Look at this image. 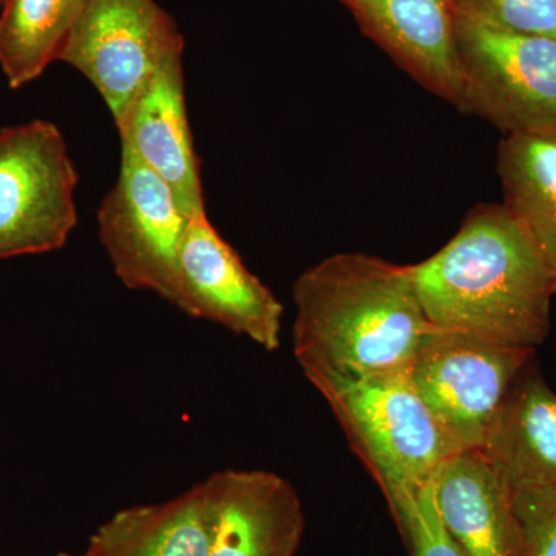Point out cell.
Returning <instances> with one entry per match:
<instances>
[{
	"label": "cell",
	"mask_w": 556,
	"mask_h": 556,
	"mask_svg": "<svg viewBox=\"0 0 556 556\" xmlns=\"http://www.w3.org/2000/svg\"><path fill=\"white\" fill-rule=\"evenodd\" d=\"M433 495L464 556H521L514 486L482 450L450 456L433 479Z\"/></svg>",
	"instance_id": "13"
},
{
	"label": "cell",
	"mask_w": 556,
	"mask_h": 556,
	"mask_svg": "<svg viewBox=\"0 0 556 556\" xmlns=\"http://www.w3.org/2000/svg\"><path fill=\"white\" fill-rule=\"evenodd\" d=\"M178 280L182 313L222 325L266 351L280 346L283 306L219 236L206 212L189 219Z\"/></svg>",
	"instance_id": "9"
},
{
	"label": "cell",
	"mask_w": 556,
	"mask_h": 556,
	"mask_svg": "<svg viewBox=\"0 0 556 556\" xmlns=\"http://www.w3.org/2000/svg\"><path fill=\"white\" fill-rule=\"evenodd\" d=\"M207 556H294L305 514L298 490L268 470H222L206 479Z\"/></svg>",
	"instance_id": "10"
},
{
	"label": "cell",
	"mask_w": 556,
	"mask_h": 556,
	"mask_svg": "<svg viewBox=\"0 0 556 556\" xmlns=\"http://www.w3.org/2000/svg\"><path fill=\"white\" fill-rule=\"evenodd\" d=\"M83 0H5L0 14V68L11 89L60 61Z\"/></svg>",
	"instance_id": "17"
},
{
	"label": "cell",
	"mask_w": 556,
	"mask_h": 556,
	"mask_svg": "<svg viewBox=\"0 0 556 556\" xmlns=\"http://www.w3.org/2000/svg\"><path fill=\"white\" fill-rule=\"evenodd\" d=\"M292 348L305 371L348 379L409 372L430 331L408 266L345 252L300 274Z\"/></svg>",
	"instance_id": "2"
},
{
	"label": "cell",
	"mask_w": 556,
	"mask_h": 556,
	"mask_svg": "<svg viewBox=\"0 0 556 556\" xmlns=\"http://www.w3.org/2000/svg\"><path fill=\"white\" fill-rule=\"evenodd\" d=\"M463 109L508 135L556 131V38L456 13Z\"/></svg>",
	"instance_id": "4"
},
{
	"label": "cell",
	"mask_w": 556,
	"mask_h": 556,
	"mask_svg": "<svg viewBox=\"0 0 556 556\" xmlns=\"http://www.w3.org/2000/svg\"><path fill=\"white\" fill-rule=\"evenodd\" d=\"M211 507L206 482L163 504L124 508L98 527L89 556H207Z\"/></svg>",
	"instance_id": "15"
},
{
	"label": "cell",
	"mask_w": 556,
	"mask_h": 556,
	"mask_svg": "<svg viewBox=\"0 0 556 556\" xmlns=\"http://www.w3.org/2000/svg\"><path fill=\"white\" fill-rule=\"evenodd\" d=\"M340 2L343 3V5H345L346 2H350V0H340Z\"/></svg>",
	"instance_id": "22"
},
{
	"label": "cell",
	"mask_w": 556,
	"mask_h": 556,
	"mask_svg": "<svg viewBox=\"0 0 556 556\" xmlns=\"http://www.w3.org/2000/svg\"><path fill=\"white\" fill-rule=\"evenodd\" d=\"M60 556H89V555H87V554H84V555H65V554H62Z\"/></svg>",
	"instance_id": "21"
},
{
	"label": "cell",
	"mask_w": 556,
	"mask_h": 556,
	"mask_svg": "<svg viewBox=\"0 0 556 556\" xmlns=\"http://www.w3.org/2000/svg\"><path fill=\"white\" fill-rule=\"evenodd\" d=\"M0 2H2V0H0Z\"/></svg>",
	"instance_id": "23"
},
{
	"label": "cell",
	"mask_w": 556,
	"mask_h": 556,
	"mask_svg": "<svg viewBox=\"0 0 556 556\" xmlns=\"http://www.w3.org/2000/svg\"><path fill=\"white\" fill-rule=\"evenodd\" d=\"M511 485L556 492V393L527 365L482 450Z\"/></svg>",
	"instance_id": "14"
},
{
	"label": "cell",
	"mask_w": 556,
	"mask_h": 556,
	"mask_svg": "<svg viewBox=\"0 0 556 556\" xmlns=\"http://www.w3.org/2000/svg\"><path fill=\"white\" fill-rule=\"evenodd\" d=\"M535 350L430 328L409 378L457 452L484 450L511 388Z\"/></svg>",
	"instance_id": "5"
},
{
	"label": "cell",
	"mask_w": 556,
	"mask_h": 556,
	"mask_svg": "<svg viewBox=\"0 0 556 556\" xmlns=\"http://www.w3.org/2000/svg\"><path fill=\"white\" fill-rule=\"evenodd\" d=\"M456 13L525 35L556 38V0H453Z\"/></svg>",
	"instance_id": "19"
},
{
	"label": "cell",
	"mask_w": 556,
	"mask_h": 556,
	"mask_svg": "<svg viewBox=\"0 0 556 556\" xmlns=\"http://www.w3.org/2000/svg\"><path fill=\"white\" fill-rule=\"evenodd\" d=\"M388 501L433 482L457 450L417 393L409 372L348 379L305 371Z\"/></svg>",
	"instance_id": "3"
},
{
	"label": "cell",
	"mask_w": 556,
	"mask_h": 556,
	"mask_svg": "<svg viewBox=\"0 0 556 556\" xmlns=\"http://www.w3.org/2000/svg\"><path fill=\"white\" fill-rule=\"evenodd\" d=\"M98 233L127 288L179 302V251L189 217L160 175L121 144L115 186L98 208Z\"/></svg>",
	"instance_id": "7"
},
{
	"label": "cell",
	"mask_w": 556,
	"mask_h": 556,
	"mask_svg": "<svg viewBox=\"0 0 556 556\" xmlns=\"http://www.w3.org/2000/svg\"><path fill=\"white\" fill-rule=\"evenodd\" d=\"M409 556H464L439 517L433 482L388 501Z\"/></svg>",
	"instance_id": "18"
},
{
	"label": "cell",
	"mask_w": 556,
	"mask_h": 556,
	"mask_svg": "<svg viewBox=\"0 0 556 556\" xmlns=\"http://www.w3.org/2000/svg\"><path fill=\"white\" fill-rule=\"evenodd\" d=\"M361 30L428 91L463 109L453 0H350Z\"/></svg>",
	"instance_id": "12"
},
{
	"label": "cell",
	"mask_w": 556,
	"mask_h": 556,
	"mask_svg": "<svg viewBox=\"0 0 556 556\" xmlns=\"http://www.w3.org/2000/svg\"><path fill=\"white\" fill-rule=\"evenodd\" d=\"M514 486L521 530V556H556V492L543 486Z\"/></svg>",
	"instance_id": "20"
},
{
	"label": "cell",
	"mask_w": 556,
	"mask_h": 556,
	"mask_svg": "<svg viewBox=\"0 0 556 556\" xmlns=\"http://www.w3.org/2000/svg\"><path fill=\"white\" fill-rule=\"evenodd\" d=\"M408 269L433 328L522 350L548 336L555 274L503 204L468 212L441 251Z\"/></svg>",
	"instance_id": "1"
},
{
	"label": "cell",
	"mask_w": 556,
	"mask_h": 556,
	"mask_svg": "<svg viewBox=\"0 0 556 556\" xmlns=\"http://www.w3.org/2000/svg\"><path fill=\"white\" fill-rule=\"evenodd\" d=\"M182 54L185 47L160 62L118 131L121 144L169 185L179 207L192 218L206 212V203L186 109Z\"/></svg>",
	"instance_id": "11"
},
{
	"label": "cell",
	"mask_w": 556,
	"mask_h": 556,
	"mask_svg": "<svg viewBox=\"0 0 556 556\" xmlns=\"http://www.w3.org/2000/svg\"><path fill=\"white\" fill-rule=\"evenodd\" d=\"M78 181L53 123L0 130V260L64 248L78 223Z\"/></svg>",
	"instance_id": "6"
},
{
	"label": "cell",
	"mask_w": 556,
	"mask_h": 556,
	"mask_svg": "<svg viewBox=\"0 0 556 556\" xmlns=\"http://www.w3.org/2000/svg\"><path fill=\"white\" fill-rule=\"evenodd\" d=\"M496 169L503 206L556 277V131L504 137Z\"/></svg>",
	"instance_id": "16"
},
{
	"label": "cell",
	"mask_w": 556,
	"mask_h": 556,
	"mask_svg": "<svg viewBox=\"0 0 556 556\" xmlns=\"http://www.w3.org/2000/svg\"><path fill=\"white\" fill-rule=\"evenodd\" d=\"M181 47L177 24L155 0H83L60 61L93 84L121 127L160 62Z\"/></svg>",
	"instance_id": "8"
}]
</instances>
